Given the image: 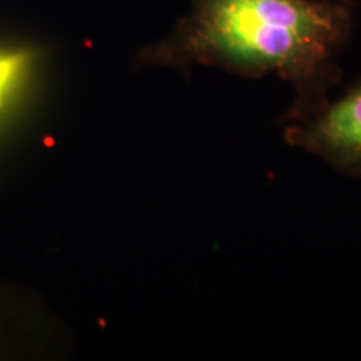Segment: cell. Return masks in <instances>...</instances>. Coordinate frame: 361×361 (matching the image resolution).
Segmentation results:
<instances>
[{
    "instance_id": "1",
    "label": "cell",
    "mask_w": 361,
    "mask_h": 361,
    "mask_svg": "<svg viewBox=\"0 0 361 361\" xmlns=\"http://www.w3.org/2000/svg\"><path fill=\"white\" fill-rule=\"evenodd\" d=\"M355 0H195L180 25L189 56L247 75L276 73L295 90L284 122L317 111L343 79Z\"/></svg>"
},
{
    "instance_id": "2",
    "label": "cell",
    "mask_w": 361,
    "mask_h": 361,
    "mask_svg": "<svg viewBox=\"0 0 361 361\" xmlns=\"http://www.w3.org/2000/svg\"><path fill=\"white\" fill-rule=\"evenodd\" d=\"M284 137L288 145L320 157L337 171L361 177V78L340 98L289 122Z\"/></svg>"
},
{
    "instance_id": "3",
    "label": "cell",
    "mask_w": 361,
    "mask_h": 361,
    "mask_svg": "<svg viewBox=\"0 0 361 361\" xmlns=\"http://www.w3.org/2000/svg\"><path fill=\"white\" fill-rule=\"evenodd\" d=\"M13 63L6 58H0V92L4 89L8 78L13 73Z\"/></svg>"
}]
</instances>
